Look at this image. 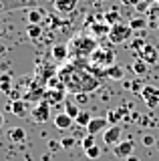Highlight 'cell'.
Segmentation results:
<instances>
[{
    "label": "cell",
    "mask_w": 159,
    "mask_h": 161,
    "mask_svg": "<svg viewBox=\"0 0 159 161\" xmlns=\"http://www.w3.org/2000/svg\"><path fill=\"white\" fill-rule=\"evenodd\" d=\"M30 119L34 123H47V121L51 119V105H48L47 101H38V103L34 105V109L30 111Z\"/></svg>",
    "instance_id": "cell-5"
},
{
    "label": "cell",
    "mask_w": 159,
    "mask_h": 161,
    "mask_svg": "<svg viewBox=\"0 0 159 161\" xmlns=\"http://www.w3.org/2000/svg\"><path fill=\"white\" fill-rule=\"evenodd\" d=\"M10 89H12L10 75H0V91H2V93H10Z\"/></svg>",
    "instance_id": "cell-24"
},
{
    "label": "cell",
    "mask_w": 159,
    "mask_h": 161,
    "mask_svg": "<svg viewBox=\"0 0 159 161\" xmlns=\"http://www.w3.org/2000/svg\"><path fill=\"white\" fill-rule=\"evenodd\" d=\"M107 77L113 79V80H121L123 79V69L119 67V64H113V67L107 69Z\"/></svg>",
    "instance_id": "cell-22"
},
{
    "label": "cell",
    "mask_w": 159,
    "mask_h": 161,
    "mask_svg": "<svg viewBox=\"0 0 159 161\" xmlns=\"http://www.w3.org/2000/svg\"><path fill=\"white\" fill-rule=\"evenodd\" d=\"M26 32H28V38H32V40H38V38L42 36V28H41V24H28Z\"/></svg>",
    "instance_id": "cell-23"
},
{
    "label": "cell",
    "mask_w": 159,
    "mask_h": 161,
    "mask_svg": "<svg viewBox=\"0 0 159 161\" xmlns=\"http://www.w3.org/2000/svg\"><path fill=\"white\" fill-rule=\"evenodd\" d=\"M64 95H67V91H61V89H47L44 91V101H47L48 105H54V103H61L64 99Z\"/></svg>",
    "instance_id": "cell-13"
},
{
    "label": "cell",
    "mask_w": 159,
    "mask_h": 161,
    "mask_svg": "<svg viewBox=\"0 0 159 161\" xmlns=\"http://www.w3.org/2000/svg\"><path fill=\"white\" fill-rule=\"evenodd\" d=\"M2 125H4V115L0 113V127H2Z\"/></svg>",
    "instance_id": "cell-36"
},
{
    "label": "cell",
    "mask_w": 159,
    "mask_h": 161,
    "mask_svg": "<svg viewBox=\"0 0 159 161\" xmlns=\"http://www.w3.org/2000/svg\"><path fill=\"white\" fill-rule=\"evenodd\" d=\"M58 77L63 79L69 93H74V95H81V93L87 95L99 87V79L95 75H91L87 64H83V67H64L58 73Z\"/></svg>",
    "instance_id": "cell-1"
},
{
    "label": "cell",
    "mask_w": 159,
    "mask_h": 161,
    "mask_svg": "<svg viewBox=\"0 0 159 161\" xmlns=\"http://www.w3.org/2000/svg\"><path fill=\"white\" fill-rule=\"evenodd\" d=\"M69 53L73 54V57L77 58H85V57H91L93 53L99 48L97 40L93 36H89V34H77V36H73L69 40Z\"/></svg>",
    "instance_id": "cell-2"
},
{
    "label": "cell",
    "mask_w": 159,
    "mask_h": 161,
    "mask_svg": "<svg viewBox=\"0 0 159 161\" xmlns=\"http://www.w3.org/2000/svg\"><path fill=\"white\" fill-rule=\"evenodd\" d=\"M103 18H105L111 26H113V24H117V22H121V20H119V12H117V10H109V12L103 14Z\"/></svg>",
    "instance_id": "cell-26"
},
{
    "label": "cell",
    "mask_w": 159,
    "mask_h": 161,
    "mask_svg": "<svg viewBox=\"0 0 159 161\" xmlns=\"http://www.w3.org/2000/svg\"><path fill=\"white\" fill-rule=\"evenodd\" d=\"M64 113H67L69 117L77 119V117H79V113H81V109H79V107H77V103H73V101H64Z\"/></svg>",
    "instance_id": "cell-20"
},
{
    "label": "cell",
    "mask_w": 159,
    "mask_h": 161,
    "mask_svg": "<svg viewBox=\"0 0 159 161\" xmlns=\"http://www.w3.org/2000/svg\"><path fill=\"white\" fill-rule=\"evenodd\" d=\"M123 4H125V6H139V2H141V0H121Z\"/></svg>",
    "instance_id": "cell-32"
},
{
    "label": "cell",
    "mask_w": 159,
    "mask_h": 161,
    "mask_svg": "<svg viewBox=\"0 0 159 161\" xmlns=\"http://www.w3.org/2000/svg\"><path fill=\"white\" fill-rule=\"evenodd\" d=\"M141 97H143V101H145V105L149 109H155L159 105V89L153 87V85H145L141 89Z\"/></svg>",
    "instance_id": "cell-6"
},
{
    "label": "cell",
    "mask_w": 159,
    "mask_h": 161,
    "mask_svg": "<svg viewBox=\"0 0 159 161\" xmlns=\"http://www.w3.org/2000/svg\"><path fill=\"white\" fill-rule=\"evenodd\" d=\"M153 143H155V137H153V135H145V137H143V145H145V147H151Z\"/></svg>",
    "instance_id": "cell-31"
},
{
    "label": "cell",
    "mask_w": 159,
    "mask_h": 161,
    "mask_svg": "<svg viewBox=\"0 0 159 161\" xmlns=\"http://www.w3.org/2000/svg\"><path fill=\"white\" fill-rule=\"evenodd\" d=\"M26 20H28V24H41L42 20H44V12H42V10H38V8H30V10H28Z\"/></svg>",
    "instance_id": "cell-18"
},
{
    "label": "cell",
    "mask_w": 159,
    "mask_h": 161,
    "mask_svg": "<svg viewBox=\"0 0 159 161\" xmlns=\"http://www.w3.org/2000/svg\"><path fill=\"white\" fill-rule=\"evenodd\" d=\"M18 2H20V4H26V6H34L38 0H18Z\"/></svg>",
    "instance_id": "cell-33"
},
{
    "label": "cell",
    "mask_w": 159,
    "mask_h": 161,
    "mask_svg": "<svg viewBox=\"0 0 159 161\" xmlns=\"http://www.w3.org/2000/svg\"><path fill=\"white\" fill-rule=\"evenodd\" d=\"M125 161H139L137 157H133V155H131V157H129V159H125Z\"/></svg>",
    "instance_id": "cell-37"
},
{
    "label": "cell",
    "mask_w": 159,
    "mask_h": 161,
    "mask_svg": "<svg viewBox=\"0 0 159 161\" xmlns=\"http://www.w3.org/2000/svg\"><path fill=\"white\" fill-rule=\"evenodd\" d=\"M73 145H74V141H73V137H64V139L61 141V147H64V149L73 147Z\"/></svg>",
    "instance_id": "cell-30"
},
{
    "label": "cell",
    "mask_w": 159,
    "mask_h": 161,
    "mask_svg": "<svg viewBox=\"0 0 159 161\" xmlns=\"http://www.w3.org/2000/svg\"><path fill=\"white\" fill-rule=\"evenodd\" d=\"M91 119H93V117L89 115V111H81V113H79V117L74 119V121H77V123L81 125V127H85V129H87V125L91 123Z\"/></svg>",
    "instance_id": "cell-25"
},
{
    "label": "cell",
    "mask_w": 159,
    "mask_h": 161,
    "mask_svg": "<svg viewBox=\"0 0 159 161\" xmlns=\"http://www.w3.org/2000/svg\"><path fill=\"white\" fill-rule=\"evenodd\" d=\"M73 117H69L67 113H57V117L52 119V123H54V127L57 129H71V125H73Z\"/></svg>",
    "instance_id": "cell-14"
},
{
    "label": "cell",
    "mask_w": 159,
    "mask_h": 161,
    "mask_svg": "<svg viewBox=\"0 0 159 161\" xmlns=\"http://www.w3.org/2000/svg\"><path fill=\"white\" fill-rule=\"evenodd\" d=\"M10 111H12V115L14 117H26V115H30L28 113V105H26V101L24 99H16V101H12L10 103Z\"/></svg>",
    "instance_id": "cell-12"
},
{
    "label": "cell",
    "mask_w": 159,
    "mask_h": 161,
    "mask_svg": "<svg viewBox=\"0 0 159 161\" xmlns=\"http://www.w3.org/2000/svg\"><path fill=\"white\" fill-rule=\"evenodd\" d=\"M133 149H135V143H133V139H127V141H121V143H117L115 147H113V153H115L119 159H129V157L133 155Z\"/></svg>",
    "instance_id": "cell-7"
},
{
    "label": "cell",
    "mask_w": 159,
    "mask_h": 161,
    "mask_svg": "<svg viewBox=\"0 0 159 161\" xmlns=\"http://www.w3.org/2000/svg\"><path fill=\"white\" fill-rule=\"evenodd\" d=\"M131 36H133V28L129 26V24H125V22L113 24L111 32H109V40H111L113 44H123V42H127Z\"/></svg>",
    "instance_id": "cell-3"
},
{
    "label": "cell",
    "mask_w": 159,
    "mask_h": 161,
    "mask_svg": "<svg viewBox=\"0 0 159 161\" xmlns=\"http://www.w3.org/2000/svg\"><path fill=\"white\" fill-rule=\"evenodd\" d=\"M77 4H79V0H52L54 10H57V12H61V14L73 12V10L77 8Z\"/></svg>",
    "instance_id": "cell-11"
},
{
    "label": "cell",
    "mask_w": 159,
    "mask_h": 161,
    "mask_svg": "<svg viewBox=\"0 0 159 161\" xmlns=\"http://www.w3.org/2000/svg\"><path fill=\"white\" fill-rule=\"evenodd\" d=\"M91 64H95V67H105V69L113 67V64H115V50L99 47L95 53L91 54Z\"/></svg>",
    "instance_id": "cell-4"
},
{
    "label": "cell",
    "mask_w": 159,
    "mask_h": 161,
    "mask_svg": "<svg viewBox=\"0 0 159 161\" xmlns=\"http://www.w3.org/2000/svg\"><path fill=\"white\" fill-rule=\"evenodd\" d=\"M93 145H95V135L87 133L85 139H83V149H89V147H93Z\"/></svg>",
    "instance_id": "cell-28"
},
{
    "label": "cell",
    "mask_w": 159,
    "mask_h": 161,
    "mask_svg": "<svg viewBox=\"0 0 159 161\" xmlns=\"http://www.w3.org/2000/svg\"><path fill=\"white\" fill-rule=\"evenodd\" d=\"M8 139H10L12 143H24V141H26V131L22 127H10L8 129Z\"/></svg>",
    "instance_id": "cell-16"
},
{
    "label": "cell",
    "mask_w": 159,
    "mask_h": 161,
    "mask_svg": "<svg viewBox=\"0 0 159 161\" xmlns=\"http://www.w3.org/2000/svg\"><path fill=\"white\" fill-rule=\"evenodd\" d=\"M85 155H87L89 159H97L99 155H101V149H99V145H93V147L85 149Z\"/></svg>",
    "instance_id": "cell-27"
},
{
    "label": "cell",
    "mask_w": 159,
    "mask_h": 161,
    "mask_svg": "<svg viewBox=\"0 0 159 161\" xmlns=\"http://www.w3.org/2000/svg\"><path fill=\"white\" fill-rule=\"evenodd\" d=\"M103 141L107 145H113L115 147L117 143H121V127L119 125H109V127L103 131Z\"/></svg>",
    "instance_id": "cell-8"
},
{
    "label": "cell",
    "mask_w": 159,
    "mask_h": 161,
    "mask_svg": "<svg viewBox=\"0 0 159 161\" xmlns=\"http://www.w3.org/2000/svg\"><path fill=\"white\" fill-rule=\"evenodd\" d=\"M133 73L139 75V77H143V75H147V70H149V64L145 63V60H141V58H137L135 63H133Z\"/></svg>",
    "instance_id": "cell-19"
},
{
    "label": "cell",
    "mask_w": 159,
    "mask_h": 161,
    "mask_svg": "<svg viewBox=\"0 0 159 161\" xmlns=\"http://www.w3.org/2000/svg\"><path fill=\"white\" fill-rule=\"evenodd\" d=\"M129 26L133 28V32H135V30H143L147 26V20L143 16H133L131 20H129Z\"/></svg>",
    "instance_id": "cell-21"
},
{
    "label": "cell",
    "mask_w": 159,
    "mask_h": 161,
    "mask_svg": "<svg viewBox=\"0 0 159 161\" xmlns=\"http://www.w3.org/2000/svg\"><path fill=\"white\" fill-rule=\"evenodd\" d=\"M69 47L67 44H54L52 47V58L57 60V63H64V60L69 58Z\"/></svg>",
    "instance_id": "cell-15"
},
{
    "label": "cell",
    "mask_w": 159,
    "mask_h": 161,
    "mask_svg": "<svg viewBox=\"0 0 159 161\" xmlns=\"http://www.w3.org/2000/svg\"><path fill=\"white\" fill-rule=\"evenodd\" d=\"M145 44H147V42H145L143 38H135V40L131 42V48H133V50H141L143 47H145Z\"/></svg>",
    "instance_id": "cell-29"
},
{
    "label": "cell",
    "mask_w": 159,
    "mask_h": 161,
    "mask_svg": "<svg viewBox=\"0 0 159 161\" xmlns=\"http://www.w3.org/2000/svg\"><path fill=\"white\" fill-rule=\"evenodd\" d=\"M141 2H145L147 6H149V4H153V2H155V0H141Z\"/></svg>",
    "instance_id": "cell-35"
},
{
    "label": "cell",
    "mask_w": 159,
    "mask_h": 161,
    "mask_svg": "<svg viewBox=\"0 0 159 161\" xmlns=\"http://www.w3.org/2000/svg\"><path fill=\"white\" fill-rule=\"evenodd\" d=\"M139 58L141 60H145L147 64H155L157 60H159V53H157V48L153 47V44H145L141 50H139Z\"/></svg>",
    "instance_id": "cell-9"
},
{
    "label": "cell",
    "mask_w": 159,
    "mask_h": 161,
    "mask_svg": "<svg viewBox=\"0 0 159 161\" xmlns=\"http://www.w3.org/2000/svg\"><path fill=\"white\" fill-rule=\"evenodd\" d=\"M109 127V121L107 117H93L91 119V123L87 125V133H91V135H97V133H103Z\"/></svg>",
    "instance_id": "cell-10"
},
{
    "label": "cell",
    "mask_w": 159,
    "mask_h": 161,
    "mask_svg": "<svg viewBox=\"0 0 159 161\" xmlns=\"http://www.w3.org/2000/svg\"><path fill=\"white\" fill-rule=\"evenodd\" d=\"M157 26H159V22H157Z\"/></svg>",
    "instance_id": "cell-38"
},
{
    "label": "cell",
    "mask_w": 159,
    "mask_h": 161,
    "mask_svg": "<svg viewBox=\"0 0 159 161\" xmlns=\"http://www.w3.org/2000/svg\"><path fill=\"white\" fill-rule=\"evenodd\" d=\"M131 89H133V91H139V80H135V83L131 85Z\"/></svg>",
    "instance_id": "cell-34"
},
{
    "label": "cell",
    "mask_w": 159,
    "mask_h": 161,
    "mask_svg": "<svg viewBox=\"0 0 159 161\" xmlns=\"http://www.w3.org/2000/svg\"><path fill=\"white\" fill-rule=\"evenodd\" d=\"M125 107H119V109H113V111H109V115H107V121H109V125H119V121H121L123 117H125Z\"/></svg>",
    "instance_id": "cell-17"
}]
</instances>
